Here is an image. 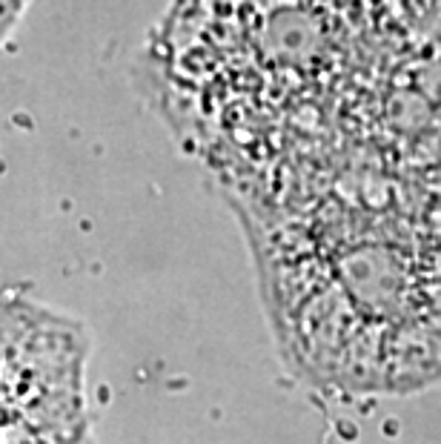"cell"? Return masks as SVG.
I'll use <instances>...</instances> for the list:
<instances>
[{"instance_id": "6da1fadb", "label": "cell", "mask_w": 441, "mask_h": 444, "mask_svg": "<svg viewBox=\"0 0 441 444\" xmlns=\"http://www.w3.org/2000/svg\"><path fill=\"white\" fill-rule=\"evenodd\" d=\"M441 0H175L158 78L169 118L235 195L335 152Z\"/></svg>"}, {"instance_id": "7a4b0ae2", "label": "cell", "mask_w": 441, "mask_h": 444, "mask_svg": "<svg viewBox=\"0 0 441 444\" xmlns=\"http://www.w3.org/2000/svg\"><path fill=\"white\" fill-rule=\"evenodd\" d=\"M246 221L310 367L364 387L441 376V181L347 172Z\"/></svg>"}, {"instance_id": "3957f363", "label": "cell", "mask_w": 441, "mask_h": 444, "mask_svg": "<svg viewBox=\"0 0 441 444\" xmlns=\"http://www.w3.org/2000/svg\"><path fill=\"white\" fill-rule=\"evenodd\" d=\"M26 6H29V0H0V43L15 29V23L20 20Z\"/></svg>"}]
</instances>
